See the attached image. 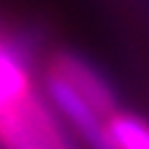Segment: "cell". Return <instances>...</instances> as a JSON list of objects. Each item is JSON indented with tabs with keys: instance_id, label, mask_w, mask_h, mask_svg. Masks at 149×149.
Segmentation results:
<instances>
[{
	"instance_id": "1",
	"label": "cell",
	"mask_w": 149,
	"mask_h": 149,
	"mask_svg": "<svg viewBox=\"0 0 149 149\" xmlns=\"http://www.w3.org/2000/svg\"><path fill=\"white\" fill-rule=\"evenodd\" d=\"M0 144L3 149H70L55 116L31 94L0 111Z\"/></svg>"
},
{
	"instance_id": "3",
	"label": "cell",
	"mask_w": 149,
	"mask_h": 149,
	"mask_svg": "<svg viewBox=\"0 0 149 149\" xmlns=\"http://www.w3.org/2000/svg\"><path fill=\"white\" fill-rule=\"evenodd\" d=\"M108 130L118 149H149V125L139 118L116 113L108 120Z\"/></svg>"
},
{
	"instance_id": "2",
	"label": "cell",
	"mask_w": 149,
	"mask_h": 149,
	"mask_svg": "<svg viewBox=\"0 0 149 149\" xmlns=\"http://www.w3.org/2000/svg\"><path fill=\"white\" fill-rule=\"evenodd\" d=\"M51 74L60 77L63 82L77 91L82 99H87L91 106L96 108L99 116H104L111 120L118 111H116V94L111 84L101 77V74L91 68L87 60H82L74 53H58L51 60Z\"/></svg>"
}]
</instances>
